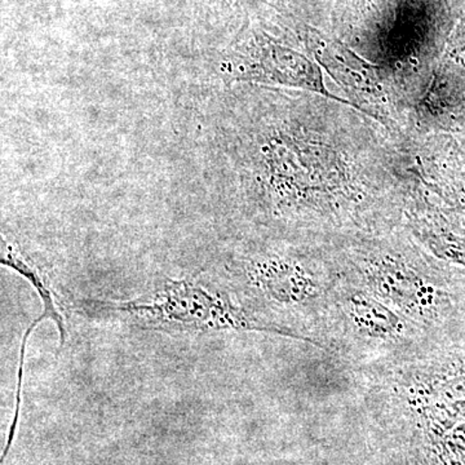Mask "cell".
<instances>
[{
  "label": "cell",
  "mask_w": 465,
  "mask_h": 465,
  "mask_svg": "<svg viewBox=\"0 0 465 465\" xmlns=\"http://www.w3.org/2000/svg\"><path fill=\"white\" fill-rule=\"evenodd\" d=\"M0 262H2V265L14 269L15 272L25 277L32 283V286L38 292L39 298L42 300L43 307H45L43 312L56 323L58 332H60V347H63L67 338L65 322H64V318L61 317L60 312L56 308V302H54V295H52L47 281L42 277V274L12 244L5 243V241H3V253Z\"/></svg>",
  "instance_id": "obj_4"
},
{
  "label": "cell",
  "mask_w": 465,
  "mask_h": 465,
  "mask_svg": "<svg viewBox=\"0 0 465 465\" xmlns=\"http://www.w3.org/2000/svg\"><path fill=\"white\" fill-rule=\"evenodd\" d=\"M48 316L45 313H42L41 316L36 318L35 321L26 329L25 335H24L23 341H21L20 347V358H18V372H17V391H16V410H15V419L12 421L11 425V432H9V439L7 443V449L5 450V454H3V459L5 458V454H7L9 448H11L12 440L15 437V430H16V424L18 420V415H20V406H21V391H23V379H24V366H25V356H26V345L27 339L32 335L34 329L38 326L39 323L43 322V321L47 320Z\"/></svg>",
  "instance_id": "obj_5"
},
{
  "label": "cell",
  "mask_w": 465,
  "mask_h": 465,
  "mask_svg": "<svg viewBox=\"0 0 465 465\" xmlns=\"http://www.w3.org/2000/svg\"><path fill=\"white\" fill-rule=\"evenodd\" d=\"M226 74L232 81L255 82L314 92L358 109L351 101L341 99L327 90L322 69L318 64L305 54L278 43H262L246 56L232 61Z\"/></svg>",
  "instance_id": "obj_2"
},
{
  "label": "cell",
  "mask_w": 465,
  "mask_h": 465,
  "mask_svg": "<svg viewBox=\"0 0 465 465\" xmlns=\"http://www.w3.org/2000/svg\"><path fill=\"white\" fill-rule=\"evenodd\" d=\"M311 50L318 65L323 69L333 81L347 94L358 99V105L363 109L367 105H382L387 104V92L382 85L381 72L378 67L366 63L339 43L324 42L321 38L312 39Z\"/></svg>",
  "instance_id": "obj_3"
},
{
  "label": "cell",
  "mask_w": 465,
  "mask_h": 465,
  "mask_svg": "<svg viewBox=\"0 0 465 465\" xmlns=\"http://www.w3.org/2000/svg\"><path fill=\"white\" fill-rule=\"evenodd\" d=\"M113 311L125 312L152 322L186 327L193 330H250L272 332L313 342L305 336L265 324L247 317L240 309L232 307L225 300L217 298L201 287L186 281H168L163 290L150 302H131L124 304H106Z\"/></svg>",
  "instance_id": "obj_1"
}]
</instances>
